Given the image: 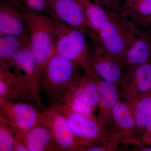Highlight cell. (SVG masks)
Listing matches in <instances>:
<instances>
[{"instance_id":"cell-1","label":"cell","mask_w":151,"mask_h":151,"mask_svg":"<svg viewBox=\"0 0 151 151\" xmlns=\"http://www.w3.org/2000/svg\"><path fill=\"white\" fill-rule=\"evenodd\" d=\"M55 26V52L76 64L86 75L96 80L99 78L91 64L92 50L84 33L57 20Z\"/></svg>"},{"instance_id":"cell-2","label":"cell","mask_w":151,"mask_h":151,"mask_svg":"<svg viewBox=\"0 0 151 151\" xmlns=\"http://www.w3.org/2000/svg\"><path fill=\"white\" fill-rule=\"evenodd\" d=\"M29 42L35 60L37 75H41L55 50V26L53 19L48 16L28 10Z\"/></svg>"},{"instance_id":"cell-3","label":"cell","mask_w":151,"mask_h":151,"mask_svg":"<svg viewBox=\"0 0 151 151\" xmlns=\"http://www.w3.org/2000/svg\"><path fill=\"white\" fill-rule=\"evenodd\" d=\"M76 64L55 52L44 68L40 78L41 89L51 100L67 92L81 75Z\"/></svg>"},{"instance_id":"cell-4","label":"cell","mask_w":151,"mask_h":151,"mask_svg":"<svg viewBox=\"0 0 151 151\" xmlns=\"http://www.w3.org/2000/svg\"><path fill=\"white\" fill-rule=\"evenodd\" d=\"M109 12V19L101 28L98 37L96 36L107 51L122 65L136 25L122 11Z\"/></svg>"},{"instance_id":"cell-5","label":"cell","mask_w":151,"mask_h":151,"mask_svg":"<svg viewBox=\"0 0 151 151\" xmlns=\"http://www.w3.org/2000/svg\"><path fill=\"white\" fill-rule=\"evenodd\" d=\"M54 105L64 115L75 136L80 151L101 144L112 146L109 127L101 122L98 116H88L73 113Z\"/></svg>"},{"instance_id":"cell-6","label":"cell","mask_w":151,"mask_h":151,"mask_svg":"<svg viewBox=\"0 0 151 151\" xmlns=\"http://www.w3.org/2000/svg\"><path fill=\"white\" fill-rule=\"evenodd\" d=\"M42 112L29 102L0 100V120L8 126L17 139L41 123Z\"/></svg>"},{"instance_id":"cell-7","label":"cell","mask_w":151,"mask_h":151,"mask_svg":"<svg viewBox=\"0 0 151 151\" xmlns=\"http://www.w3.org/2000/svg\"><path fill=\"white\" fill-rule=\"evenodd\" d=\"M14 73L27 87L34 103L42 111L44 109L40 96V81L37 75L35 60L29 42L14 55L9 70Z\"/></svg>"},{"instance_id":"cell-8","label":"cell","mask_w":151,"mask_h":151,"mask_svg":"<svg viewBox=\"0 0 151 151\" xmlns=\"http://www.w3.org/2000/svg\"><path fill=\"white\" fill-rule=\"evenodd\" d=\"M91 41V64L96 75L105 81L121 88L126 73L123 66L102 45L96 36L88 31Z\"/></svg>"},{"instance_id":"cell-9","label":"cell","mask_w":151,"mask_h":151,"mask_svg":"<svg viewBox=\"0 0 151 151\" xmlns=\"http://www.w3.org/2000/svg\"><path fill=\"white\" fill-rule=\"evenodd\" d=\"M111 142L116 147L121 142L139 145L132 108L126 101L120 100L113 107L108 125Z\"/></svg>"},{"instance_id":"cell-10","label":"cell","mask_w":151,"mask_h":151,"mask_svg":"<svg viewBox=\"0 0 151 151\" xmlns=\"http://www.w3.org/2000/svg\"><path fill=\"white\" fill-rule=\"evenodd\" d=\"M42 122L49 128L59 151H80L66 118L53 104L44 108Z\"/></svg>"},{"instance_id":"cell-11","label":"cell","mask_w":151,"mask_h":151,"mask_svg":"<svg viewBox=\"0 0 151 151\" xmlns=\"http://www.w3.org/2000/svg\"><path fill=\"white\" fill-rule=\"evenodd\" d=\"M19 1L7 0L0 6V36L29 34L28 10Z\"/></svg>"},{"instance_id":"cell-12","label":"cell","mask_w":151,"mask_h":151,"mask_svg":"<svg viewBox=\"0 0 151 151\" xmlns=\"http://www.w3.org/2000/svg\"><path fill=\"white\" fill-rule=\"evenodd\" d=\"M151 59V37L147 33L136 25L134 35L122 60L126 76L136 66Z\"/></svg>"},{"instance_id":"cell-13","label":"cell","mask_w":151,"mask_h":151,"mask_svg":"<svg viewBox=\"0 0 151 151\" xmlns=\"http://www.w3.org/2000/svg\"><path fill=\"white\" fill-rule=\"evenodd\" d=\"M121 88L128 102L141 96L151 95V59L128 73Z\"/></svg>"},{"instance_id":"cell-14","label":"cell","mask_w":151,"mask_h":151,"mask_svg":"<svg viewBox=\"0 0 151 151\" xmlns=\"http://www.w3.org/2000/svg\"><path fill=\"white\" fill-rule=\"evenodd\" d=\"M52 18L87 34L88 28L77 0H50Z\"/></svg>"},{"instance_id":"cell-15","label":"cell","mask_w":151,"mask_h":151,"mask_svg":"<svg viewBox=\"0 0 151 151\" xmlns=\"http://www.w3.org/2000/svg\"><path fill=\"white\" fill-rule=\"evenodd\" d=\"M0 100L13 102H34L29 92L16 75L0 67Z\"/></svg>"},{"instance_id":"cell-16","label":"cell","mask_w":151,"mask_h":151,"mask_svg":"<svg viewBox=\"0 0 151 151\" xmlns=\"http://www.w3.org/2000/svg\"><path fill=\"white\" fill-rule=\"evenodd\" d=\"M17 140L23 143L29 151H59L51 131L42 122Z\"/></svg>"},{"instance_id":"cell-17","label":"cell","mask_w":151,"mask_h":151,"mask_svg":"<svg viewBox=\"0 0 151 151\" xmlns=\"http://www.w3.org/2000/svg\"><path fill=\"white\" fill-rule=\"evenodd\" d=\"M97 81L99 97L98 117L101 122L108 126L113 107L120 100L119 87L100 78Z\"/></svg>"},{"instance_id":"cell-18","label":"cell","mask_w":151,"mask_h":151,"mask_svg":"<svg viewBox=\"0 0 151 151\" xmlns=\"http://www.w3.org/2000/svg\"><path fill=\"white\" fill-rule=\"evenodd\" d=\"M97 80L81 74L69 90L76 98L95 110L99 103Z\"/></svg>"},{"instance_id":"cell-19","label":"cell","mask_w":151,"mask_h":151,"mask_svg":"<svg viewBox=\"0 0 151 151\" xmlns=\"http://www.w3.org/2000/svg\"><path fill=\"white\" fill-rule=\"evenodd\" d=\"M88 31L98 37L103 24L108 20L110 12L98 3L91 1L80 4Z\"/></svg>"},{"instance_id":"cell-20","label":"cell","mask_w":151,"mask_h":151,"mask_svg":"<svg viewBox=\"0 0 151 151\" xmlns=\"http://www.w3.org/2000/svg\"><path fill=\"white\" fill-rule=\"evenodd\" d=\"M29 42V34L0 36V67L8 70L10 63L14 55Z\"/></svg>"},{"instance_id":"cell-21","label":"cell","mask_w":151,"mask_h":151,"mask_svg":"<svg viewBox=\"0 0 151 151\" xmlns=\"http://www.w3.org/2000/svg\"><path fill=\"white\" fill-rule=\"evenodd\" d=\"M127 102L132 108L137 134L142 135L151 119V95L141 96Z\"/></svg>"},{"instance_id":"cell-22","label":"cell","mask_w":151,"mask_h":151,"mask_svg":"<svg viewBox=\"0 0 151 151\" xmlns=\"http://www.w3.org/2000/svg\"><path fill=\"white\" fill-rule=\"evenodd\" d=\"M122 11L129 18L151 14V0H127Z\"/></svg>"},{"instance_id":"cell-23","label":"cell","mask_w":151,"mask_h":151,"mask_svg":"<svg viewBox=\"0 0 151 151\" xmlns=\"http://www.w3.org/2000/svg\"><path fill=\"white\" fill-rule=\"evenodd\" d=\"M17 141L8 126L0 120V151H13Z\"/></svg>"},{"instance_id":"cell-24","label":"cell","mask_w":151,"mask_h":151,"mask_svg":"<svg viewBox=\"0 0 151 151\" xmlns=\"http://www.w3.org/2000/svg\"><path fill=\"white\" fill-rule=\"evenodd\" d=\"M28 10L51 16L50 0H18Z\"/></svg>"},{"instance_id":"cell-25","label":"cell","mask_w":151,"mask_h":151,"mask_svg":"<svg viewBox=\"0 0 151 151\" xmlns=\"http://www.w3.org/2000/svg\"><path fill=\"white\" fill-rule=\"evenodd\" d=\"M129 18L137 26L147 32L151 33V14Z\"/></svg>"},{"instance_id":"cell-26","label":"cell","mask_w":151,"mask_h":151,"mask_svg":"<svg viewBox=\"0 0 151 151\" xmlns=\"http://www.w3.org/2000/svg\"><path fill=\"white\" fill-rule=\"evenodd\" d=\"M95 2L98 3L100 5H103V7L107 11H112L117 8L113 3L115 0H94Z\"/></svg>"},{"instance_id":"cell-27","label":"cell","mask_w":151,"mask_h":151,"mask_svg":"<svg viewBox=\"0 0 151 151\" xmlns=\"http://www.w3.org/2000/svg\"><path fill=\"white\" fill-rule=\"evenodd\" d=\"M13 151H29L26 146L22 142L17 139Z\"/></svg>"},{"instance_id":"cell-28","label":"cell","mask_w":151,"mask_h":151,"mask_svg":"<svg viewBox=\"0 0 151 151\" xmlns=\"http://www.w3.org/2000/svg\"><path fill=\"white\" fill-rule=\"evenodd\" d=\"M142 142L151 145V134H143L141 138Z\"/></svg>"},{"instance_id":"cell-29","label":"cell","mask_w":151,"mask_h":151,"mask_svg":"<svg viewBox=\"0 0 151 151\" xmlns=\"http://www.w3.org/2000/svg\"><path fill=\"white\" fill-rule=\"evenodd\" d=\"M143 134H151V119L147 124L145 130V132Z\"/></svg>"},{"instance_id":"cell-30","label":"cell","mask_w":151,"mask_h":151,"mask_svg":"<svg viewBox=\"0 0 151 151\" xmlns=\"http://www.w3.org/2000/svg\"><path fill=\"white\" fill-rule=\"evenodd\" d=\"M150 147H144L139 149V150L142 151H151V145Z\"/></svg>"},{"instance_id":"cell-31","label":"cell","mask_w":151,"mask_h":151,"mask_svg":"<svg viewBox=\"0 0 151 151\" xmlns=\"http://www.w3.org/2000/svg\"><path fill=\"white\" fill-rule=\"evenodd\" d=\"M79 4H84V3L88 2L90 1V0H77Z\"/></svg>"},{"instance_id":"cell-32","label":"cell","mask_w":151,"mask_h":151,"mask_svg":"<svg viewBox=\"0 0 151 151\" xmlns=\"http://www.w3.org/2000/svg\"><path fill=\"white\" fill-rule=\"evenodd\" d=\"M147 32V33L149 35V36H150V37L151 38V33L148 32Z\"/></svg>"}]
</instances>
